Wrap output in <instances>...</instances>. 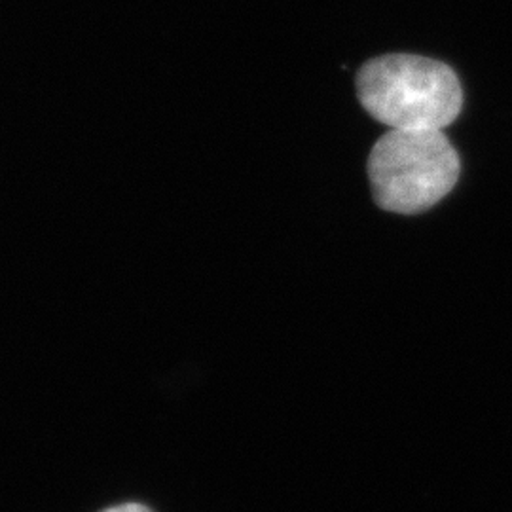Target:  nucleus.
<instances>
[{
  "label": "nucleus",
  "instance_id": "nucleus-2",
  "mask_svg": "<svg viewBox=\"0 0 512 512\" xmlns=\"http://www.w3.org/2000/svg\"><path fill=\"white\" fill-rule=\"evenodd\" d=\"M459 156L442 131L391 129L368 156V179L376 203L391 213L416 215L452 192Z\"/></svg>",
  "mask_w": 512,
  "mask_h": 512
},
{
  "label": "nucleus",
  "instance_id": "nucleus-3",
  "mask_svg": "<svg viewBox=\"0 0 512 512\" xmlns=\"http://www.w3.org/2000/svg\"><path fill=\"white\" fill-rule=\"evenodd\" d=\"M103 512H150L147 507L139 505V503H128V505H118V507H112Z\"/></svg>",
  "mask_w": 512,
  "mask_h": 512
},
{
  "label": "nucleus",
  "instance_id": "nucleus-1",
  "mask_svg": "<svg viewBox=\"0 0 512 512\" xmlns=\"http://www.w3.org/2000/svg\"><path fill=\"white\" fill-rule=\"evenodd\" d=\"M357 95L380 124L403 131H442L463 107L458 74L421 55L376 57L357 73Z\"/></svg>",
  "mask_w": 512,
  "mask_h": 512
}]
</instances>
